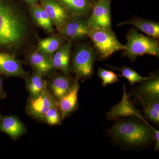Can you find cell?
Listing matches in <instances>:
<instances>
[{
	"label": "cell",
	"mask_w": 159,
	"mask_h": 159,
	"mask_svg": "<svg viewBox=\"0 0 159 159\" xmlns=\"http://www.w3.org/2000/svg\"><path fill=\"white\" fill-rule=\"evenodd\" d=\"M84 16H71L61 28L57 30L58 34L65 40L73 41L88 36L90 29Z\"/></svg>",
	"instance_id": "cell-8"
},
{
	"label": "cell",
	"mask_w": 159,
	"mask_h": 159,
	"mask_svg": "<svg viewBox=\"0 0 159 159\" xmlns=\"http://www.w3.org/2000/svg\"><path fill=\"white\" fill-rule=\"evenodd\" d=\"M26 130L24 123L16 116H2L0 120V131L7 134L14 140L22 136Z\"/></svg>",
	"instance_id": "cell-17"
},
{
	"label": "cell",
	"mask_w": 159,
	"mask_h": 159,
	"mask_svg": "<svg viewBox=\"0 0 159 159\" xmlns=\"http://www.w3.org/2000/svg\"><path fill=\"white\" fill-rule=\"evenodd\" d=\"M120 71L121 74L119 76L125 77L131 85L136 83H141L149 79L150 77H143L130 67L123 66L121 68H114Z\"/></svg>",
	"instance_id": "cell-22"
},
{
	"label": "cell",
	"mask_w": 159,
	"mask_h": 159,
	"mask_svg": "<svg viewBox=\"0 0 159 159\" xmlns=\"http://www.w3.org/2000/svg\"><path fill=\"white\" fill-rule=\"evenodd\" d=\"M67 10L70 16H88L93 9L90 0H57Z\"/></svg>",
	"instance_id": "cell-19"
},
{
	"label": "cell",
	"mask_w": 159,
	"mask_h": 159,
	"mask_svg": "<svg viewBox=\"0 0 159 159\" xmlns=\"http://www.w3.org/2000/svg\"><path fill=\"white\" fill-rule=\"evenodd\" d=\"M26 89L29 98L35 99L39 97L45 89L48 88L46 77L33 72L25 78Z\"/></svg>",
	"instance_id": "cell-20"
},
{
	"label": "cell",
	"mask_w": 159,
	"mask_h": 159,
	"mask_svg": "<svg viewBox=\"0 0 159 159\" xmlns=\"http://www.w3.org/2000/svg\"><path fill=\"white\" fill-rule=\"evenodd\" d=\"M36 29L23 0H0V52L25 56L35 50Z\"/></svg>",
	"instance_id": "cell-1"
},
{
	"label": "cell",
	"mask_w": 159,
	"mask_h": 159,
	"mask_svg": "<svg viewBox=\"0 0 159 159\" xmlns=\"http://www.w3.org/2000/svg\"><path fill=\"white\" fill-rule=\"evenodd\" d=\"M79 80L75 78L73 87L67 94L57 101L62 120L69 117L78 108V94L80 89Z\"/></svg>",
	"instance_id": "cell-15"
},
{
	"label": "cell",
	"mask_w": 159,
	"mask_h": 159,
	"mask_svg": "<svg viewBox=\"0 0 159 159\" xmlns=\"http://www.w3.org/2000/svg\"><path fill=\"white\" fill-rule=\"evenodd\" d=\"M97 75L102 80V85L103 87L119 81V76L112 71L101 68L98 70Z\"/></svg>",
	"instance_id": "cell-25"
},
{
	"label": "cell",
	"mask_w": 159,
	"mask_h": 159,
	"mask_svg": "<svg viewBox=\"0 0 159 159\" xmlns=\"http://www.w3.org/2000/svg\"><path fill=\"white\" fill-rule=\"evenodd\" d=\"M25 61L33 72L49 77L56 70L53 65L52 57L40 53L34 50L25 56Z\"/></svg>",
	"instance_id": "cell-10"
},
{
	"label": "cell",
	"mask_w": 159,
	"mask_h": 159,
	"mask_svg": "<svg viewBox=\"0 0 159 159\" xmlns=\"http://www.w3.org/2000/svg\"><path fill=\"white\" fill-rule=\"evenodd\" d=\"M90 1L91 3L93 4V5H94V4L97 3V2H99V1H100V0H90Z\"/></svg>",
	"instance_id": "cell-29"
},
{
	"label": "cell",
	"mask_w": 159,
	"mask_h": 159,
	"mask_svg": "<svg viewBox=\"0 0 159 159\" xmlns=\"http://www.w3.org/2000/svg\"><path fill=\"white\" fill-rule=\"evenodd\" d=\"M56 105L57 101L47 88L37 98L31 99L29 97L26 105V112L32 119L42 122L46 112Z\"/></svg>",
	"instance_id": "cell-7"
},
{
	"label": "cell",
	"mask_w": 159,
	"mask_h": 159,
	"mask_svg": "<svg viewBox=\"0 0 159 159\" xmlns=\"http://www.w3.org/2000/svg\"><path fill=\"white\" fill-rule=\"evenodd\" d=\"M135 93L143 106L159 101L158 76H150L149 79L141 82Z\"/></svg>",
	"instance_id": "cell-12"
},
{
	"label": "cell",
	"mask_w": 159,
	"mask_h": 159,
	"mask_svg": "<svg viewBox=\"0 0 159 159\" xmlns=\"http://www.w3.org/2000/svg\"><path fill=\"white\" fill-rule=\"evenodd\" d=\"M126 38L127 41L123 55L132 61L145 54L159 57V43L155 39L139 33L132 28L128 31Z\"/></svg>",
	"instance_id": "cell-3"
},
{
	"label": "cell",
	"mask_w": 159,
	"mask_h": 159,
	"mask_svg": "<svg viewBox=\"0 0 159 159\" xmlns=\"http://www.w3.org/2000/svg\"><path fill=\"white\" fill-rule=\"evenodd\" d=\"M124 25H132L148 36L157 39L159 37V23L141 18L132 19L118 24V26Z\"/></svg>",
	"instance_id": "cell-21"
},
{
	"label": "cell",
	"mask_w": 159,
	"mask_h": 159,
	"mask_svg": "<svg viewBox=\"0 0 159 159\" xmlns=\"http://www.w3.org/2000/svg\"><path fill=\"white\" fill-rule=\"evenodd\" d=\"M0 74L3 76L25 78L30 74L23 67V63L17 57L6 52H0Z\"/></svg>",
	"instance_id": "cell-11"
},
{
	"label": "cell",
	"mask_w": 159,
	"mask_h": 159,
	"mask_svg": "<svg viewBox=\"0 0 159 159\" xmlns=\"http://www.w3.org/2000/svg\"><path fill=\"white\" fill-rule=\"evenodd\" d=\"M64 43H65V39L58 34L49 35L48 37L44 38L39 37L35 50L40 53L52 57Z\"/></svg>",
	"instance_id": "cell-18"
},
{
	"label": "cell",
	"mask_w": 159,
	"mask_h": 159,
	"mask_svg": "<svg viewBox=\"0 0 159 159\" xmlns=\"http://www.w3.org/2000/svg\"><path fill=\"white\" fill-rule=\"evenodd\" d=\"M48 89L56 101L62 98L71 90L75 81L70 76L56 72L49 77Z\"/></svg>",
	"instance_id": "cell-14"
},
{
	"label": "cell",
	"mask_w": 159,
	"mask_h": 159,
	"mask_svg": "<svg viewBox=\"0 0 159 159\" xmlns=\"http://www.w3.org/2000/svg\"><path fill=\"white\" fill-rule=\"evenodd\" d=\"M108 120H118L120 118L134 117L138 118L148 126H151L142 117L130 99V95L126 92V86L123 85V96L120 102L114 105L106 114Z\"/></svg>",
	"instance_id": "cell-6"
},
{
	"label": "cell",
	"mask_w": 159,
	"mask_h": 159,
	"mask_svg": "<svg viewBox=\"0 0 159 159\" xmlns=\"http://www.w3.org/2000/svg\"><path fill=\"white\" fill-rule=\"evenodd\" d=\"M151 126L142 121L123 119L116 122L107 133L115 141L129 146H143L155 140Z\"/></svg>",
	"instance_id": "cell-2"
},
{
	"label": "cell",
	"mask_w": 159,
	"mask_h": 159,
	"mask_svg": "<svg viewBox=\"0 0 159 159\" xmlns=\"http://www.w3.org/2000/svg\"><path fill=\"white\" fill-rule=\"evenodd\" d=\"M143 111L150 120L156 123H159V101L152 102L143 106Z\"/></svg>",
	"instance_id": "cell-24"
},
{
	"label": "cell",
	"mask_w": 159,
	"mask_h": 159,
	"mask_svg": "<svg viewBox=\"0 0 159 159\" xmlns=\"http://www.w3.org/2000/svg\"><path fill=\"white\" fill-rule=\"evenodd\" d=\"M88 36L100 61L107 59L114 53L124 51L125 48V46L119 42L111 29H91Z\"/></svg>",
	"instance_id": "cell-4"
},
{
	"label": "cell",
	"mask_w": 159,
	"mask_h": 159,
	"mask_svg": "<svg viewBox=\"0 0 159 159\" xmlns=\"http://www.w3.org/2000/svg\"><path fill=\"white\" fill-rule=\"evenodd\" d=\"M62 118L57 105L51 107L46 112L43 118L42 122L51 125H61Z\"/></svg>",
	"instance_id": "cell-23"
},
{
	"label": "cell",
	"mask_w": 159,
	"mask_h": 159,
	"mask_svg": "<svg viewBox=\"0 0 159 159\" xmlns=\"http://www.w3.org/2000/svg\"><path fill=\"white\" fill-rule=\"evenodd\" d=\"M3 116H2V114L0 113V120H1V119H2V117Z\"/></svg>",
	"instance_id": "cell-30"
},
{
	"label": "cell",
	"mask_w": 159,
	"mask_h": 159,
	"mask_svg": "<svg viewBox=\"0 0 159 159\" xmlns=\"http://www.w3.org/2000/svg\"><path fill=\"white\" fill-rule=\"evenodd\" d=\"M94 58L93 51L89 45L85 44L77 47L70 60L71 71L76 75L75 78L84 80L92 76Z\"/></svg>",
	"instance_id": "cell-5"
},
{
	"label": "cell",
	"mask_w": 159,
	"mask_h": 159,
	"mask_svg": "<svg viewBox=\"0 0 159 159\" xmlns=\"http://www.w3.org/2000/svg\"><path fill=\"white\" fill-rule=\"evenodd\" d=\"M7 96L3 86V76L0 74V99H4Z\"/></svg>",
	"instance_id": "cell-27"
},
{
	"label": "cell",
	"mask_w": 159,
	"mask_h": 159,
	"mask_svg": "<svg viewBox=\"0 0 159 159\" xmlns=\"http://www.w3.org/2000/svg\"><path fill=\"white\" fill-rule=\"evenodd\" d=\"M23 1L25 2L28 6L35 5L38 3H39V0H23Z\"/></svg>",
	"instance_id": "cell-28"
},
{
	"label": "cell",
	"mask_w": 159,
	"mask_h": 159,
	"mask_svg": "<svg viewBox=\"0 0 159 159\" xmlns=\"http://www.w3.org/2000/svg\"><path fill=\"white\" fill-rule=\"evenodd\" d=\"M73 41L64 43L52 56L53 65L56 70L66 76H70V58Z\"/></svg>",
	"instance_id": "cell-16"
},
{
	"label": "cell",
	"mask_w": 159,
	"mask_h": 159,
	"mask_svg": "<svg viewBox=\"0 0 159 159\" xmlns=\"http://www.w3.org/2000/svg\"><path fill=\"white\" fill-rule=\"evenodd\" d=\"M111 0H100L94 4L87 24L90 29H111Z\"/></svg>",
	"instance_id": "cell-9"
},
{
	"label": "cell",
	"mask_w": 159,
	"mask_h": 159,
	"mask_svg": "<svg viewBox=\"0 0 159 159\" xmlns=\"http://www.w3.org/2000/svg\"><path fill=\"white\" fill-rule=\"evenodd\" d=\"M152 131H153L154 134V141H155V146L154 148V150L158 151L159 150V131L157 129H156L152 126L151 127Z\"/></svg>",
	"instance_id": "cell-26"
},
{
	"label": "cell",
	"mask_w": 159,
	"mask_h": 159,
	"mask_svg": "<svg viewBox=\"0 0 159 159\" xmlns=\"http://www.w3.org/2000/svg\"><path fill=\"white\" fill-rule=\"evenodd\" d=\"M39 3L58 30L70 19L68 12L57 0H39Z\"/></svg>",
	"instance_id": "cell-13"
}]
</instances>
